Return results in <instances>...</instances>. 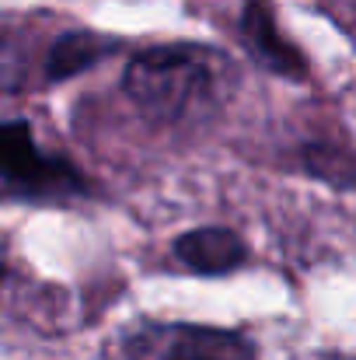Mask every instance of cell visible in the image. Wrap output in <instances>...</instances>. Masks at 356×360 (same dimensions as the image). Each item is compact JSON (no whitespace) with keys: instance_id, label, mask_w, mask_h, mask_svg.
<instances>
[{"instance_id":"4","label":"cell","mask_w":356,"mask_h":360,"mask_svg":"<svg viewBox=\"0 0 356 360\" xmlns=\"http://www.w3.org/2000/svg\"><path fill=\"white\" fill-rule=\"evenodd\" d=\"M154 360H255V343L237 329L171 326L157 336Z\"/></svg>"},{"instance_id":"5","label":"cell","mask_w":356,"mask_h":360,"mask_svg":"<svg viewBox=\"0 0 356 360\" xmlns=\"http://www.w3.org/2000/svg\"><path fill=\"white\" fill-rule=\"evenodd\" d=\"M175 259L199 276H224L244 266L248 248L231 228H196L175 241Z\"/></svg>"},{"instance_id":"3","label":"cell","mask_w":356,"mask_h":360,"mask_svg":"<svg viewBox=\"0 0 356 360\" xmlns=\"http://www.w3.org/2000/svg\"><path fill=\"white\" fill-rule=\"evenodd\" d=\"M241 35H244L248 53H251L269 74H279V77H286V81H301V77L308 74V63H304V56L297 53V46L283 39L269 0H248V4H244Z\"/></svg>"},{"instance_id":"1","label":"cell","mask_w":356,"mask_h":360,"mask_svg":"<svg viewBox=\"0 0 356 360\" xmlns=\"http://www.w3.org/2000/svg\"><path fill=\"white\" fill-rule=\"evenodd\" d=\"M235 88L228 56L206 46H154L129 60L122 91L150 122L178 126L217 112Z\"/></svg>"},{"instance_id":"6","label":"cell","mask_w":356,"mask_h":360,"mask_svg":"<svg viewBox=\"0 0 356 360\" xmlns=\"http://www.w3.org/2000/svg\"><path fill=\"white\" fill-rule=\"evenodd\" d=\"M112 53V42L95 35V32H70L63 39H56V46L46 56V77L49 81H70L81 70L95 67L102 56Z\"/></svg>"},{"instance_id":"2","label":"cell","mask_w":356,"mask_h":360,"mask_svg":"<svg viewBox=\"0 0 356 360\" xmlns=\"http://www.w3.org/2000/svg\"><path fill=\"white\" fill-rule=\"evenodd\" d=\"M4 150V186L7 196H25V200H56V196H74L84 193V179L63 161L53 158L39 147L32 126L21 120H11L0 136Z\"/></svg>"}]
</instances>
